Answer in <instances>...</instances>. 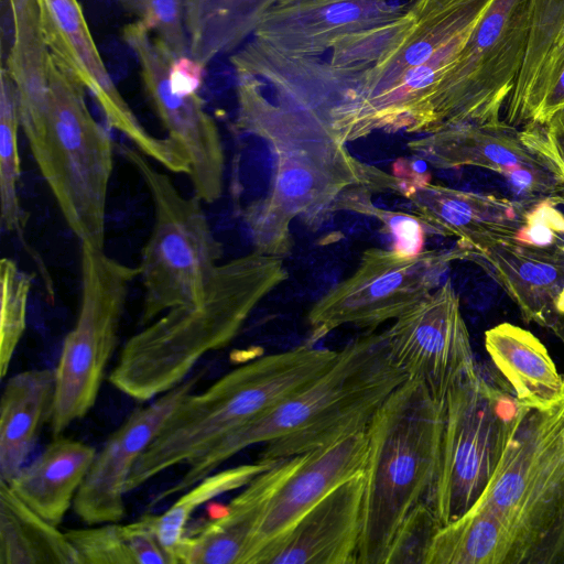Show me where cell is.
<instances>
[{"mask_svg":"<svg viewBox=\"0 0 564 564\" xmlns=\"http://www.w3.org/2000/svg\"><path fill=\"white\" fill-rule=\"evenodd\" d=\"M204 373L191 375L148 405L135 409L110 434L96 453L73 503V510L82 522L96 525L120 522L124 518L126 485L135 463L173 411L194 391Z\"/></svg>","mask_w":564,"mask_h":564,"instance_id":"cell-16","label":"cell"},{"mask_svg":"<svg viewBox=\"0 0 564 564\" xmlns=\"http://www.w3.org/2000/svg\"><path fill=\"white\" fill-rule=\"evenodd\" d=\"M278 462L257 459L254 463L214 471L187 488L163 513H150L156 538L172 564H177V552L186 534L187 523L197 509L216 497L245 487Z\"/></svg>","mask_w":564,"mask_h":564,"instance_id":"cell-31","label":"cell"},{"mask_svg":"<svg viewBox=\"0 0 564 564\" xmlns=\"http://www.w3.org/2000/svg\"><path fill=\"white\" fill-rule=\"evenodd\" d=\"M457 246L403 256L368 248L356 270L324 293L307 312L308 337L315 345L338 327L350 325L373 332L394 321L432 294L455 260H465Z\"/></svg>","mask_w":564,"mask_h":564,"instance_id":"cell-12","label":"cell"},{"mask_svg":"<svg viewBox=\"0 0 564 564\" xmlns=\"http://www.w3.org/2000/svg\"><path fill=\"white\" fill-rule=\"evenodd\" d=\"M540 127L543 145L564 176V106L555 110Z\"/></svg>","mask_w":564,"mask_h":564,"instance_id":"cell-41","label":"cell"},{"mask_svg":"<svg viewBox=\"0 0 564 564\" xmlns=\"http://www.w3.org/2000/svg\"><path fill=\"white\" fill-rule=\"evenodd\" d=\"M204 69L188 55L175 58L169 76L172 90L181 95L196 94L203 83Z\"/></svg>","mask_w":564,"mask_h":564,"instance_id":"cell-40","label":"cell"},{"mask_svg":"<svg viewBox=\"0 0 564 564\" xmlns=\"http://www.w3.org/2000/svg\"><path fill=\"white\" fill-rule=\"evenodd\" d=\"M478 0H412L409 9L417 21L447 14Z\"/></svg>","mask_w":564,"mask_h":564,"instance_id":"cell-42","label":"cell"},{"mask_svg":"<svg viewBox=\"0 0 564 564\" xmlns=\"http://www.w3.org/2000/svg\"><path fill=\"white\" fill-rule=\"evenodd\" d=\"M383 333L394 366L408 379L421 382L437 402L478 370L459 296L449 279Z\"/></svg>","mask_w":564,"mask_h":564,"instance_id":"cell-15","label":"cell"},{"mask_svg":"<svg viewBox=\"0 0 564 564\" xmlns=\"http://www.w3.org/2000/svg\"><path fill=\"white\" fill-rule=\"evenodd\" d=\"M0 564H78L65 531L0 481Z\"/></svg>","mask_w":564,"mask_h":564,"instance_id":"cell-28","label":"cell"},{"mask_svg":"<svg viewBox=\"0 0 564 564\" xmlns=\"http://www.w3.org/2000/svg\"><path fill=\"white\" fill-rule=\"evenodd\" d=\"M97 451L62 435L53 441L9 484L32 510L59 525L84 482Z\"/></svg>","mask_w":564,"mask_h":564,"instance_id":"cell-24","label":"cell"},{"mask_svg":"<svg viewBox=\"0 0 564 564\" xmlns=\"http://www.w3.org/2000/svg\"><path fill=\"white\" fill-rule=\"evenodd\" d=\"M0 373L4 378L26 329L32 276L11 258L0 262Z\"/></svg>","mask_w":564,"mask_h":564,"instance_id":"cell-34","label":"cell"},{"mask_svg":"<svg viewBox=\"0 0 564 564\" xmlns=\"http://www.w3.org/2000/svg\"><path fill=\"white\" fill-rule=\"evenodd\" d=\"M366 431L307 453L304 462L280 486L253 534L243 564H261L318 501L343 482L364 473Z\"/></svg>","mask_w":564,"mask_h":564,"instance_id":"cell-17","label":"cell"},{"mask_svg":"<svg viewBox=\"0 0 564 564\" xmlns=\"http://www.w3.org/2000/svg\"><path fill=\"white\" fill-rule=\"evenodd\" d=\"M507 293L528 323L551 327L564 311V241L538 247L517 239L470 257Z\"/></svg>","mask_w":564,"mask_h":564,"instance_id":"cell-22","label":"cell"},{"mask_svg":"<svg viewBox=\"0 0 564 564\" xmlns=\"http://www.w3.org/2000/svg\"><path fill=\"white\" fill-rule=\"evenodd\" d=\"M405 379L390 358L383 330L366 332L339 349L333 365L314 381L187 463L182 477L151 505L185 491L249 446L264 444L258 459L276 462L366 431Z\"/></svg>","mask_w":564,"mask_h":564,"instance_id":"cell-3","label":"cell"},{"mask_svg":"<svg viewBox=\"0 0 564 564\" xmlns=\"http://www.w3.org/2000/svg\"><path fill=\"white\" fill-rule=\"evenodd\" d=\"M0 200L1 223L8 231L20 232L24 214L19 198L21 161L18 132L20 129L14 84L4 66L0 75Z\"/></svg>","mask_w":564,"mask_h":564,"instance_id":"cell-32","label":"cell"},{"mask_svg":"<svg viewBox=\"0 0 564 564\" xmlns=\"http://www.w3.org/2000/svg\"><path fill=\"white\" fill-rule=\"evenodd\" d=\"M51 54L96 100L109 127L132 145L173 173L188 174L184 151L169 137L150 133L130 108L104 63L78 0H36Z\"/></svg>","mask_w":564,"mask_h":564,"instance_id":"cell-14","label":"cell"},{"mask_svg":"<svg viewBox=\"0 0 564 564\" xmlns=\"http://www.w3.org/2000/svg\"><path fill=\"white\" fill-rule=\"evenodd\" d=\"M564 106V26L552 44L522 106L510 126L542 124Z\"/></svg>","mask_w":564,"mask_h":564,"instance_id":"cell-36","label":"cell"},{"mask_svg":"<svg viewBox=\"0 0 564 564\" xmlns=\"http://www.w3.org/2000/svg\"><path fill=\"white\" fill-rule=\"evenodd\" d=\"M530 11V34L524 62L503 108V120L507 123L522 106L547 52L564 26V0H531Z\"/></svg>","mask_w":564,"mask_h":564,"instance_id":"cell-33","label":"cell"},{"mask_svg":"<svg viewBox=\"0 0 564 564\" xmlns=\"http://www.w3.org/2000/svg\"><path fill=\"white\" fill-rule=\"evenodd\" d=\"M120 151L142 178L153 203V226L137 267L143 285L141 323L166 311L198 304L220 265L223 247L204 202L184 196L171 177L134 147Z\"/></svg>","mask_w":564,"mask_h":564,"instance_id":"cell-8","label":"cell"},{"mask_svg":"<svg viewBox=\"0 0 564 564\" xmlns=\"http://www.w3.org/2000/svg\"><path fill=\"white\" fill-rule=\"evenodd\" d=\"M485 347L522 405L546 410L564 399V377L545 346L529 330L498 324L485 333Z\"/></svg>","mask_w":564,"mask_h":564,"instance_id":"cell-25","label":"cell"},{"mask_svg":"<svg viewBox=\"0 0 564 564\" xmlns=\"http://www.w3.org/2000/svg\"><path fill=\"white\" fill-rule=\"evenodd\" d=\"M364 486L361 473L326 495L261 564H357Z\"/></svg>","mask_w":564,"mask_h":564,"instance_id":"cell-21","label":"cell"},{"mask_svg":"<svg viewBox=\"0 0 564 564\" xmlns=\"http://www.w3.org/2000/svg\"><path fill=\"white\" fill-rule=\"evenodd\" d=\"M543 225L564 235V215L550 202H541L524 214V225Z\"/></svg>","mask_w":564,"mask_h":564,"instance_id":"cell-43","label":"cell"},{"mask_svg":"<svg viewBox=\"0 0 564 564\" xmlns=\"http://www.w3.org/2000/svg\"><path fill=\"white\" fill-rule=\"evenodd\" d=\"M519 242L546 247L562 240V236L543 225H523L519 230L517 238Z\"/></svg>","mask_w":564,"mask_h":564,"instance_id":"cell-44","label":"cell"},{"mask_svg":"<svg viewBox=\"0 0 564 564\" xmlns=\"http://www.w3.org/2000/svg\"><path fill=\"white\" fill-rule=\"evenodd\" d=\"M443 402L405 379L383 401L367 430L362 528L357 564H383L405 516L434 484Z\"/></svg>","mask_w":564,"mask_h":564,"instance_id":"cell-7","label":"cell"},{"mask_svg":"<svg viewBox=\"0 0 564 564\" xmlns=\"http://www.w3.org/2000/svg\"><path fill=\"white\" fill-rule=\"evenodd\" d=\"M85 86L51 54L44 106L20 129L67 226L80 245L104 249L115 143L94 117Z\"/></svg>","mask_w":564,"mask_h":564,"instance_id":"cell-6","label":"cell"},{"mask_svg":"<svg viewBox=\"0 0 564 564\" xmlns=\"http://www.w3.org/2000/svg\"><path fill=\"white\" fill-rule=\"evenodd\" d=\"M122 39L137 59L143 89L167 137L187 156L194 195L206 204L215 203L221 196L225 175V152L216 121L197 93L172 90L169 76L177 57L143 23L134 20L127 24Z\"/></svg>","mask_w":564,"mask_h":564,"instance_id":"cell-13","label":"cell"},{"mask_svg":"<svg viewBox=\"0 0 564 564\" xmlns=\"http://www.w3.org/2000/svg\"><path fill=\"white\" fill-rule=\"evenodd\" d=\"M300 1H306V0H279L275 6H283V4H289V3L300 2Z\"/></svg>","mask_w":564,"mask_h":564,"instance_id":"cell-46","label":"cell"},{"mask_svg":"<svg viewBox=\"0 0 564 564\" xmlns=\"http://www.w3.org/2000/svg\"><path fill=\"white\" fill-rule=\"evenodd\" d=\"M13 40L6 68L14 84L19 117L40 110L48 93V58L36 0H8Z\"/></svg>","mask_w":564,"mask_h":564,"instance_id":"cell-29","label":"cell"},{"mask_svg":"<svg viewBox=\"0 0 564 564\" xmlns=\"http://www.w3.org/2000/svg\"><path fill=\"white\" fill-rule=\"evenodd\" d=\"M523 406L506 381L497 383L479 368L448 392L436 475L426 498L442 527L479 498Z\"/></svg>","mask_w":564,"mask_h":564,"instance_id":"cell-9","label":"cell"},{"mask_svg":"<svg viewBox=\"0 0 564 564\" xmlns=\"http://www.w3.org/2000/svg\"><path fill=\"white\" fill-rule=\"evenodd\" d=\"M143 23L175 57L188 55L183 0H111Z\"/></svg>","mask_w":564,"mask_h":564,"instance_id":"cell-38","label":"cell"},{"mask_svg":"<svg viewBox=\"0 0 564 564\" xmlns=\"http://www.w3.org/2000/svg\"><path fill=\"white\" fill-rule=\"evenodd\" d=\"M405 198L426 232L455 238L465 260L516 240L528 212L516 200L431 182Z\"/></svg>","mask_w":564,"mask_h":564,"instance_id":"cell-19","label":"cell"},{"mask_svg":"<svg viewBox=\"0 0 564 564\" xmlns=\"http://www.w3.org/2000/svg\"><path fill=\"white\" fill-rule=\"evenodd\" d=\"M65 533L75 549L78 564H172L160 544L150 513L134 522H109Z\"/></svg>","mask_w":564,"mask_h":564,"instance_id":"cell-30","label":"cell"},{"mask_svg":"<svg viewBox=\"0 0 564 564\" xmlns=\"http://www.w3.org/2000/svg\"><path fill=\"white\" fill-rule=\"evenodd\" d=\"M550 328H552L564 343V311L556 316Z\"/></svg>","mask_w":564,"mask_h":564,"instance_id":"cell-45","label":"cell"},{"mask_svg":"<svg viewBox=\"0 0 564 564\" xmlns=\"http://www.w3.org/2000/svg\"><path fill=\"white\" fill-rule=\"evenodd\" d=\"M441 538L480 563H564V399L523 406L484 491Z\"/></svg>","mask_w":564,"mask_h":564,"instance_id":"cell-2","label":"cell"},{"mask_svg":"<svg viewBox=\"0 0 564 564\" xmlns=\"http://www.w3.org/2000/svg\"><path fill=\"white\" fill-rule=\"evenodd\" d=\"M307 453L279 460L248 482L219 517L186 531L177 564H243L270 499Z\"/></svg>","mask_w":564,"mask_h":564,"instance_id":"cell-23","label":"cell"},{"mask_svg":"<svg viewBox=\"0 0 564 564\" xmlns=\"http://www.w3.org/2000/svg\"><path fill=\"white\" fill-rule=\"evenodd\" d=\"M235 74L236 128L263 140L274 158L268 193L242 212L256 251L286 256L294 219L315 230L338 213L369 216L377 194L402 196L392 173L359 161L305 113L270 100L257 76Z\"/></svg>","mask_w":564,"mask_h":564,"instance_id":"cell-1","label":"cell"},{"mask_svg":"<svg viewBox=\"0 0 564 564\" xmlns=\"http://www.w3.org/2000/svg\"><path fill=\"white\" fill-rule=\"evenodd\" d=\"M417 20L410 9L400 18L350 33L330 48L336 65L375 66L405 40Z\"/></svg>","mask_w":564,"mask_h":564,"instance_id":"cell-35","label":"cell"},{"mask_svg":"<svg viewBox=\"0 0 564 564\" xmlns=\"http://www.w3.org/2000/svg\"><path fill=\"white\" fill-rule=\"evenodd\" d=\"M389 0H306L272 7L252 39L296 56H321L341 37L402 17Z\"/></svg>","mask_w":564,"mask_h":564,"instance_id":"cell-18","label":"cell"},{"mask_svg":"<svg viewBox=\"0 0 564 564\" xmlns=\"http://www.w3.org/2000/svg\"><path fill=\"white\" fill-rule=\"evenodd\" d=\"M530 6L531 0H492L488 6L435 88L440 130L501 120L524 62Z\"/></svg>","mask_w":564,"mask_h":564,"instance_id":"cell-11","label":"cell"},{"mask_svg":"<svg viewBox=\"0 0 564 564\" xmlns=\"http://www.w3.org/2000/svg\"><path fill=\"white\" fill-rule=\"evenodd\" d=\"M338 350L305 343L256 358L191 392L135 463L129 494L165 470L187 464L218 441L304 388L335 361Z\"/></svg>","mask_w":564,"mask_h":564,"instance_id":"cell-5","label":"cell"},{"mask_svg":"<svg viewBox=\"0 0 564 564\" xmlns=\"http://www.w3.org/2000/svg\"><path fill=\"white\" fill-rule=\"evenodd\" d=\"M54 390L52 369L23 370L7 379L0 402V481L9 485L26 465L50 422Z\"/></svg>","mask_w":564,"mask_h":564,"instance_id":"cell-26","label":"cell"},{"mask_svg":"<svg viewBox=\"0 0 564 564\" xmlns=\"http://www.w3.org/2000/svg\"><path fill=\"white\" fill-rule=\"evenodd\" d=\"M441 528L430 505L420 502L397 528L383 564H426L432 542Z\"/></svg>","mask_w":564,"mask_h":564,"instance_id":"cell-37","label":"cell"},{"mask_svg":"<svg viewBox=\"0 0 564 564\" xmlns=\"http://www.w3.org/2000/svg\"><path fill=\"white\" fill-rule=\"evenodd\" d=\"M379 220L393 237V249L403 256H416L424 249L426 230L422 223L412 214L388 210L376 205L369 213Z\"/></svg>","mask_w":564,"mask_h":564,"instance_id":"cell-39","label":"cell"},{"mask_svg":"<svg viewBox=\"0 0 564 564\" xmlns=\"http://www.w3.org/2000/svg\"><path fill=\"white\" fill-rule=\"evenodd\" d=\"M132 268L104 249L80 245V294L76 322L64 338L55 371L50 429L62 435L94 408L118 344Z\"/></svg>","mask_w":564,"mask_h":564,"instance_id":"cell-10","label":"cell"},{"mask_svg":"<svg viewBox=\"0 0 564 564\" xmlns=\"http://www.w3.org/2000/svg\"><path fill=\"white\" fill-rule=\"evenodd\" d=\"M288 276L282 257L256 250L221 262L198 304L166 311L126 341L109 372L110 384L138 402L170 391L208 352L227 347Z\"/></svg>","mask_w":564,"mask_h":564,"instance_id":"cell-4","label":"cell"},{"mask_svg":"<svg viewBox=\"0 0 564 564\" xmlns=\"http://www.w3.org/2000/svg\"><path fill=\"white\" fill-rule=\"evenodd\" d=\"M279 0H183L188 56L206 67L236 52Z\"/></svg>","mask_w":564,"mask_h":564,"instance_id":"cell-27","label":"cell"},{"mask_svg":"<svg viewBox=\"0 0 564 564\" xmlns=\"http://www.w3.org/2000/svg\"><path fill=\"white\" fill-rule=\"evenodd\" d=\"M518 130L502 119L466 123L420 135L409 150L437 169L476 166L502 176L518 169H560L542 143L540 127Z\"/></svg>","mask_w":564,"mask_h":564,"instance_id":"cell-20","label":"cell"}]
</instances>
